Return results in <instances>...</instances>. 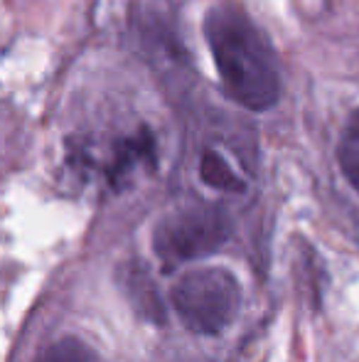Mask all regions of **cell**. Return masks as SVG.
Returning <instances> with one entry per match:
<instances>
[{
  "label": "cell",
  "instance_id": "1",
  "mask_svg": "<svg viewBox=\"0 0 359 362\" xmlns=\"http://www.w3.org/2000/svg\"><path fill=\"white\" fill-rule=\"evenodd\" d=\"M205 40L226 94L249 111H266L281 96V72L266 35L234 5H214Z\"/></svg>",
  "mask_w": 359,
  "mask_h": 362
},
{
  "label": "cell",
  "instance_id": "2",
  "mask_svg": "<svg viewBox=\"0 0 359 362\" xmlns=\"http://www.w3.org/2000/svg\"><path fill=\"white\" fill-rule=\"evenodd\" d=\"M173 308L187 330L197 335H219L239 313L241 286L221 267H200L182 274L170 291Z\"/></svg>",
  "mask_w": 359,
  "mask_h": 362
},
{
  "label": "cell",
  "instance_id": "3",
  "mask_svg": "<svg viewBox=\"0 0 359 362\" xmlns=\"http://www.w3.org/2000/svg\"><path fill=\"white\" fill-rule=\"evenodd\" d=\"M231 237V217L217 205H187L155 224L153 249L168 269L209 257Z\"/></svg>",
  "mask_w": 359,
  "mask_h": 362
},
{
  "label": "cell",
  "instance_id": "4",
  "mask_svg": "<svg viewBox=\"0 0 359 362\" xmlns=\"http://www.w3.org/2000/svg\"><path fill=\"white\" fill-rule=\"evenodd\" d=\"M200 175L207 185L217 187L221 192H244V180L234 173V168L214 151H207L202 156V163H200Z\"/></svg>",
  "mask_w": 359,
  "mask_h": 362
},
{
  "label": "cell",
  "instance_id": "5",
  "mask_svg": "<svg viewBox=\"0 0 359 362\" xmlns=\"http://www.w3.org/2000/svg\"><path fill=\"white\" fill-rule=\"evenodd\" d=\"M337 160L350 180V185L359 192V109L350 116L345 131H342L340 146H337Z\"/></svg>",
  "mask_w": 359,
  "mask_h": 362
},
{
  "label": "cell",
  "instance_id": "6",
  "mask_svg": "<svg viewBox=\"0 0 359 362\" xmlns=\"http://www.w3.org/2000/svg\"><path fill=\"white\" fill-rule=\"evenodd\" d=\"M35 362H101V360L94 353V348H89L84 340L62 338V340H54L44 350H39Z\"/></svg>",
  "mask_w": 359,
  "mask_h": 362
}]
</instances>
